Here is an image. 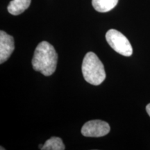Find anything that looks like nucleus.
<instances>
[{
	"label": "nucleus",
	"mask_w": 150,
	"mask_h": 150,
	"mask_svg": "<svg viewBox=\"0 0 150 150\" xmlns=\"http://www.w3.org/2000/svg\"><path fill=\"white\" fill-rule=\"evenodd\" d=\"M57 61V53L50 43L42 41L38 45L32 59L33 70L45 76H50L55 72Z\"/></svg>",
	"instance_id": "f257e3e1"
},
{
	"label": "nucleus",
	"mask_w": 150,
	"mask_h": 150,
	"mask_svg": "<svg viewBox=\"0 0 150 150\" xmlns=\"http://www.w3.org/2000/svg\"><path fill=\"white\" fill-rule=\"evenodd\" d=\"M82 73L88 83L99 86L106 79V72L102 61L94 52L86 54L82 63Z\"/></svg>",
	"instance_id": "f03ea898"
},
{
	"label": "nucleus",
	"mask_w": 150,
	"mask_h": 150,
	"mask_svg": "<svg viewBox=\"0 0 150 150\" xmlns=\"http://www.w3.org/2000/svg\"><path fill=\"white\" fill-rule=\"evenodd\" d=\"M108 45L117 53L125 56H131L133 54L131 45L125 35L115 29L108 30L106 34Z\"/></svg>",
	"instance_id": "7ed1b4c3"
},
{
	"label": "nucleus",
	"mask_w": 150,
	"mask_h": 150,
	"mask_svg": "<svg viewBox=\"0 0 150 150\" xmlns=\"http://www.w3.org/2000/svg\"><path fill=\"white\" fill-rule=\"evenodd\" d=\"M110 130L109 125L106 122L95 120L84 124L81 129V134L86 137L99 138L107 135Z\"/></svg>",
	"instance_id": "20e7f679"
},
{
	"label": "nucleus",
	"mask_w": 150,
	"mask_h": 150,
	"mask_svg": "<svg viewBox=\"0 0 150 150\" xmlns=\"http://www.w3.org/2000/svg\"><path fill=\"white\" fill-rule=\"evenodd\" d=\"M15 50L14 39L5 31H0V63L2 64L10 57Z\"/></svg>",
	"instance_id": "39448f33"
},
{
	"label": "nucleus",
	"mask_w": 150,
	"mask_h": 150,
	"mask_svg": "<svg viewBox=\"0 0 150 150\" xmlns=\"http://www.w3.org/2000/svg\"><path fill=\"white\" fill-rule=\"evenodd\" d=\"M31 0H12L8 6V11L11 15L18 16L29 8Z\"/></svg>",
	"instance_id": "423d86ee"
},
{
	"label": "nucleus",
	"mask_w": 150,
	"mask_h": 150,
	"mask_svg": "<svg viewBox=\"0 0 150 150\" xmlns=\"http://www.w3.org/2000/svg\"><path fill=\"white\" fill-rule=\"evenodd\" d=\"M119 0H92L93 8L100 13L111 11L117 4Z\"/></svg>",
	"instance_id": "0eeeda50"
},
{
	"label": "nucleus",
	"mask_w": 150,
	"mask_h": 150,
	"mask_svg": "<svg viewBox=\"0 0 150 150\" xmlns=\"http://www.w3.org/2000/svg\"><path fill=\"white\" fill-rule=\"evenodd\" d=\"M65 149L63 140L58 137H52L47 140L42 147V150H64Z\"/></svg>",
	"instance_id": "6e6552de"
},
{
	"label": "nucleus",
	"mask_w": 150,
	"mask_h": 150,
	"mask_svg": "<svg viewBox=\"0 0 150 150\" xmlns=\"http://www.w3.org/2000/svg\"><path fill=\"white\" fill-rule=\"evenodd\" d=\"M146 110H147L148 115L150 116V103L149 104H147V106H146Z\"/></svg>",
	"instance_id": "1a4fd4ad"
},
{
	"label": "nucleus",
	"mask_w": 150,
	"mask_h": 150,
	"mask_svg": "<svg viewBox=\"0 0 150 150\" xmlns=\"http://www.w3.org/2000/svg\"><path fill=\"white\" fill-rule=\"evenodd\" d=\"M39 147H40V149H42V147H43V145H39Z\"/></svg>",
	"instance_id": "9d476101"
}]
</instances>
